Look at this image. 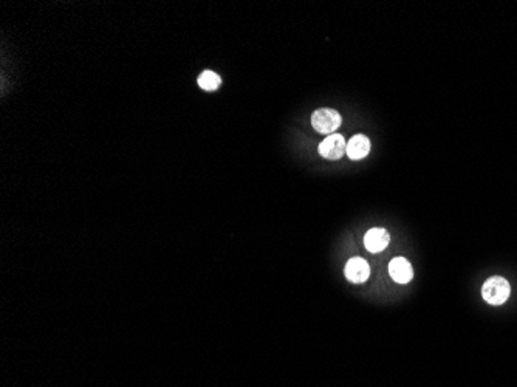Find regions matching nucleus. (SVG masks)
<instances>
[{
    "label": "nucleus",
    "mask_w": 517,
    "mask_h": 387,
    "mask_svg": "<svg viewBox=\"0 0 517 387\" xmlns=\"http://www.w3.org/2000/svg\"><path fill=\"white\" fill-rule=\"evenodd\" d=\"M390 242V235L385 228H372L364 235V245L370 252L385 251Z\"/></svg>",
    "instance_id": "obj_6"
},
{
    "label": "nucleus",
    "mask_w": 517,
    "mask_h": 387,
    "mask_svg": "<svg viewBox=\"0 0 517 387\" xmlns=\"http://www.w3.org/2000/svg\"><path fill=\"white\" fill-rule=\"evenodd\" d=\"M510 293H511L510 282H508L505 277L500 276L489 277L482 287V296L491 305L505 304L508 298H510Z\"/></svg>",
    "instance_id": "obj_1"
},
{
    "label": "nucleus",
    "mask_w": 517,
    "mask_h": 387,
    "mask_svg": "<svg viewBox=\"0 0 517 387\" xmlns=\"http://www.w3.org/2000/svg\"><path fill=\"white\" fill-rule=\"evenodd\" d=\"M389 274L397 284H409L414 277V270L406 257H395L389 264Z\"/></svg>",
    "instance_id": "obj_5"
},
{
    "label": "nucleus",
    "mask_w": 517,
    "mask_h": 387,
    "mask_svg": "<svg viewBox=\"0 0 517 387\" xmlns=\"http://www.w3.org/2000/svg\"><path fill=\"white\" fill-rule=\"evenodd\" d=\"M341 123H343V118L333 108H319V111H316L312 115L313 129L324 133V135H331L339 128Z\"/></svg>",
    "instance_id": "obj_2"
},
{
    "label": "nucleus",
    "mask_w": 517,
    "mask_h": 387,
    "mask_svg": "<svg viewBox=\"0 0 517 387\" xmlns=\"http://www.w3.org/2000/svg\"><path fill=\"white\" fill-rule=\"evenodd\" d=\"M346 277L353 284H364L370 277V267L363 257H352L346 265Z\"/></svg>",
    "instance_id": "obj_4"
},
{
    "label": "nucleus",
    "mask_w": 517,
    "mask_h": 387,
    "mask_svg": "<svg viewBox=\"0 0 517 387\" xmlns=\"http://www.w3.org/2000/svg\"><path fill=\"white\" fill-rule=\"evenodd\" d=\"M222 79L217 73L211 72V70H205L202 74L198 77V86L200 89H203L206 91H214L220 87Z\"/></svg>",
    "instance_id": "obj_8"
},
{
    "label": "nucleus",
    "mask_w": 517,
    "mask_h": 387,
    "mask_svg": "<svg viewBox=\"0 0 517 387\" xmlns=\"http://www.w3.org/2000/svg\"><path fill=\"white\" fill-rule=\"evenodd\" d=\"M319 154L327 159H339L347 155V141L339 133H331L319 145Z\"/></svg>",
    "instance_id": "obj_3"
},
{
    "label": "nucleus",
    "mask_w": 517,
    "mask_h": 387,
    "mask_svg": "<svg viewBox=\"0 0 517 387\" xmlns=\"http://www.w3.org/2000/svg\"><path fill=\"white\" fill-rule=\"evenodd\" d=\"M370 152V140L364 135H355L347 142V155L352 159H361Z\"/></svg>",
    "instance_id": "obj_7"
}]
</instances>
